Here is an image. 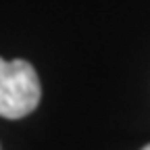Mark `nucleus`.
<instances>
[{
    "label": "nucleus",
    "mask_w": 150,
    "mask_h": 150,
    "mask_svg": "<svg viewBox=\"0 0 150 150\" xmlns=\"http://www.w3.org/2000/svg\"><path fill=\"white\" fill-rule=\"evenodd\" d=\"M42 98L40 77L35 69L23 61L0 59V117L21 119L35 110Z\"/></svg>",
    "instance_id": "1"
},
{
    "label": "nucleus",
    "mask_w": 150,
    "mask_h": 150,
    "mask_svg": "<svg viewBox=\"0 0 150 150\" xmlns=\"http://www.w3.org/2000/svg\"><path fill=\"white\" fill-rule=\"evenodd\" d=\"M142 150H150V144H148V146H144V148H142Z\"/></svg>",
    "instance_id": "2"
}]
</instances>
